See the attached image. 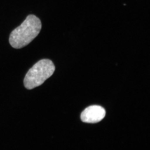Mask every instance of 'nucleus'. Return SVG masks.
I'll return each instance as SVG.
<instances>
[{
	"instance_id": "1",
	"label": "nucleus",
	"mask_w": 150,
	"mask_h": 150,
	"mask_svg": "<svg viewBox=\"0 0 150 150\" xmlns=\"http://www.w3.org/2000/svg\"><path fill=\"white\" fill-rule=\"evenodd\" d=\"M41 27L40 19L34 15H29L20 26L11 32L9 39L10 45L16 49L23 48L37 37Z\"/></svg>"
},
{
	"instance_id": "2",
	"label": "nucleus",
	"mask_w": 150,
	"mask_h": 150,
	"mask_svg": "<svg viewBox=\"0 0 150 150\" xmlns=\"http://www.w3.org/2000/svg\"><path fill=\"white\" fill-rule=\"evenodd\" d=\"M55 67L54 63L48 59L38 61L30 69L24 79L25 88L31 90L39 86L54 74Z\"/></svg>"
},
{
	"instance_id": "3",
	"label": "nucleus",
	"mask_w": 150,
	"mask_h": 150,
	"mask_svg": "<svg viewBox=\"0 0 150 150\" xmlns=\"http://www.w3.org/2000/svg\"><path fill=\"white\" fill-rule=\"evenodd\" d=\"M105 115L104 108L99 105L89 106L81 114L82 121L85 123H96L101 121Z\"/></svg>"
}]
</instances>
